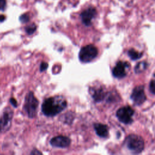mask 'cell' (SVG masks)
<instances>
[{"instance_id": "1", "label": "cell", "mask_w": 155, "mask_h": 155, "mask_svg": "<svg viewBox=\"0 0 155 155\" xmlns=\"http://www.w3.org/2000/svg\"><path fill=\"white\" fill-rule=\"evenodd\" d=\"M67 103L62 96H56L45 99L42 104V113L48 117L57 115L66 108Z\"/></svg>"}, {"instance_id": "2", "label": "cell", "mask_w": 155, "mask_h": 155, "mask_svg": "<svg viewBox=\"0 0 155 155\" xmlns=\"http://www.w3.org/2000/svg\"><path fill=\"white\" fill-rule=\"evenodd\" d=\"M124 145L133 154H139L144 149L145 143L143 138L137 134L128 135L124 140Z\"/></svg>"}, {"instance_id": "3", "label": "cell", "mask_w": 155, "mask_h": 155, "mask_svg": "<svg viewBox=\"0 0 155 155\" xmlns=\"http://www.w3.org/2000/svg\"><path fill=\"white\" fill-rule=\"evenodd\" d=\"M39 101L32 91L27 93L25 98L24 108L30 118H33L37 114Z\"/></svg>"}, {"instance_id": "4", "label": "cell", "mask_w": 155, "mask_h": 155, "mask_svg": "<svg viewBox=\"0 0 155 155\" xmlns=\"http://www.w3.org/2000/svg\"><path fill=\"white\" fill-rule=\"evenodd\" d=\"M98 50L94 45L88 44L81 48L79 53V59L81 62L88 63L92 61L97 56Z\"/></svg>"}, {"instance_id": "5", "label": "cell", "mask_w": 155, "mask_h": 155, "mask_svg": "<svg viewBox=\"0 0 155 155\" xmlns=\"http://www.w3.org/2000/svg\"><path fill=\"white\" fill-rule=\"evenodd\" d=\"M134 114V110L130 106H125L120 108L116 111V117L118 120L125 124H130L133 122V116Z\"/></svg>"}, {"instance_id": "6", "label": "cell", "mask_w": 155, "mask_h": 155, "mask_svg": "<svg viewBox=\"0 0 155 155\" xmlns=\"http://www.w3.org/2000/svg\"><path fill=\"white\" fill-rule=\"evenodd\" d=\"M130 99L134 105H141L147 100L143 85H139L134 87L130 95Z\"/></svg>"}, {"instance_id": "7", "label": "cell", "mask_w": 155, "mask_h": 155, "mask_svg": "<svg viewBox=\"0 0 155 155\" xmlns=\"http://www.w3.org/2000/svg\"><path fill=\"white\" fill-rule=\"evenodd\" d=\"M130 66L128 62L119 61L112 70L113 76L117 79H122L127 75L126 69Z\"/></svg>"}, {"instance_id": "8", "label": "cell", "mask_w": 155, "mask_h": 155, "mask_svg": "<svg viewBox=\"0 0 155 155\" xmlns=\"http://www.w3.org/2000/svg\"><path fill=\"white\" fill-rule=\"evenodd\" d=\"M96 15V10L93 7H88L81 13L80 17L82 23L85 26L88 27L91 25V21Z\"/></svg>"}, {"instance_id": "9", "label": "cell", "mask_w": 155, "mask_h": 155, "mask_svg": "<svg viewBox=\"0 0 155 155\" xmlns=\"http://www.w3.org/2000/svg\"><path fill=\"white\" fill-rule=\"evenodd\" d=\"M90 93L96 102H100L105 99L107 91L102 87H92L90 88Z\"/></svg>"}, {"instance_id": "10", "label": "cell", "mask_w": 155, "mask_h": 155, "mask_svg": "<svg viewBox=\"0 0 155 155\" xmlns=\"http://www.w3.org/2000/svg\"><path fill=\"white\" fill-rule=\"evenodd\" d=\"M50 143L51 146L57 148H66L71 143V140L68 137L65 136H57L53 137Z\"/></svg>"}, {"instance_id": "11", "label": "cell", "mask_w": 155, "mask_h": 155, "mask_svg": "<svg viewBox=\"0 0 155 155\" xmlns=\"http://www.w3.org/2000/svg\"><path fill=\"white\" fill-rule=\"evenodd\" d=\"M94 128L96 134L102 138H106L108 136V128L107 125L101 123H95L94 124Z\"/></svg>"}, {"instance_id": "12", "label": "cell", "mask_w": 155, "mask_h": 155, "mask_svg": "<svg viewBox=\"0 0 155 155\" xmlns=\"http://www.w3.org/2000/svg\"><path fill=\"white\" fill-rule=\"evenodd\" d=\"M12 117L11 111H5L0 119V128H6L10 124Z\"/></svg>"}, {"instance_id": "13", "label": "cell", "mask_w": 155, "mask_h": 155, "mask_svg": "<svg viewBox=\"0 0 155 155\" xmlns=\"http://www.w3.org/2000/svg\"><path fill=\"white\" fill-rule=\"evenodd\" d=\"M148 67V63L145 61H141L138 62L134 67V71L136 73H140L143 72Z\"/></svg>"}, {"instance_id": "14", "label": "cell", "mask_w": 155, "mask_h": 155, "mask_svg": "<svg viewBox=\"0 0 155 155\" xmlns=\"http://www.w3.org/2000/svg\"><path fill=\"white\" fill-rule=\"evenodd\" d=\"M128 55L131 60L135 61L140 59L142 56L143 54L142 53L138 52L137 51L135 50L133 48H131L128 51Z\"/></svg>"}, {"instance_id": "15", "label": "cell", "mask_w": 155, "mask_h": 155, "mask_svg": "<svg viewBox=\"0 0 155 155\" xmlns=\"http://www.w3.org/2000/svg\"><path fill=\"white\" fill-rule=\"evenodd\" d=\"M36 25L35 24H31L25 27V31L28 35H32L36 30Z\"/></svg>"}, {"instance_id": "16", "label": "cell", "mask_w": 155, "mask_h": 155, "mask_svg": "<svg viewBox=\"0 0 155 155\" xmlns=\"http://www.w3.org/2000/svg\"><path fill=\"white\" fill-rule=\"evenodd\" d=\"M19 20L22 23H26L28 22L30 20V16L28 14L25 13L22 15L20 17H19Z\"/></svg>"}, {"instance_id": "17", "label": "cell", "mask_w": 155, "mask_h": 155, "mask_svg": "<svg viewBox=\"0 0 155 155\" xmlns=\"http://www.w3.org/2000/svg\"><path fill=\"white\" fill-rule=\"evenodd\" d=\"M149 88H150V92L153 94H154V93H155V82H154V79H152L150 81V85H149Z\"/></svg>"}, {"instance_id": "18", "label": "cell", "mask_w": 155, "mask_h": 155, "mask_svg": "<svg viewBox=\"0 0 155 155\" xmlns=\"http://www.w3.org/2000/svg\"><path fill=\"white\" fill-rule=\"evenodd\" d=\"M48 67V64L47 63V62H41V65H40V71L42 72V71H44L45 70H46L47 69Z\"/></svg>"}, {"instance_id": "19", "label": "cell", "mask_w": 155, "mask_h": 155, "mask_svg": "<svg viewBox=\"0 0 155 155\" xmlns=\"http://www.w3.org/2000/svg\"><path fill=\"white\" fill-rule=\"evenodd\" d=\"M6 2L5 0H0V10H2L5 8Z\"/></svg>"}, {"instance_id": "20", "label": "cell", "mask_w": 155, "mask_h": 155, "mask_svg": "<svg viewBox=\"0 0 155 155\" xmlns=\"http://www.w3.org/2000/svg\"><path fill=\"white\" fill-rule=\"evenodd\" d=\"M10 102L11 104H12L14 107H17L18 104H17V102H16V101L15 99H14V98H13V97L11 98V99H10Z\"/></svg>"}, {"instance_id": "21", "label": "cell", "mask_w": 155, "mask_h": 155, "mask_svg": "<svg viewBox=\"0 0 155 155\" xmlns=\"http://www.w3.org/2000/svg\"><path fill=\"white\" fill-rule=\"evenodd\" d=\"M31 154H42V153L40 152L39 151L37 150H33V151L31 153Z\"/></svg>"}, {"instance_id": "22", "label": "cell", "mask_w": 155, "mask_h": 155, "mask_svg": "<svg viewBox=\"0 0 155 155\" xmlns=\"http://www.w3.org/2000/svg\"><path fill=\"white\" fill-rule=\"evenodd\" d=\"M5 16L4 15H0V22H2L5 20Z\"/></svg>"}]
</instances>
